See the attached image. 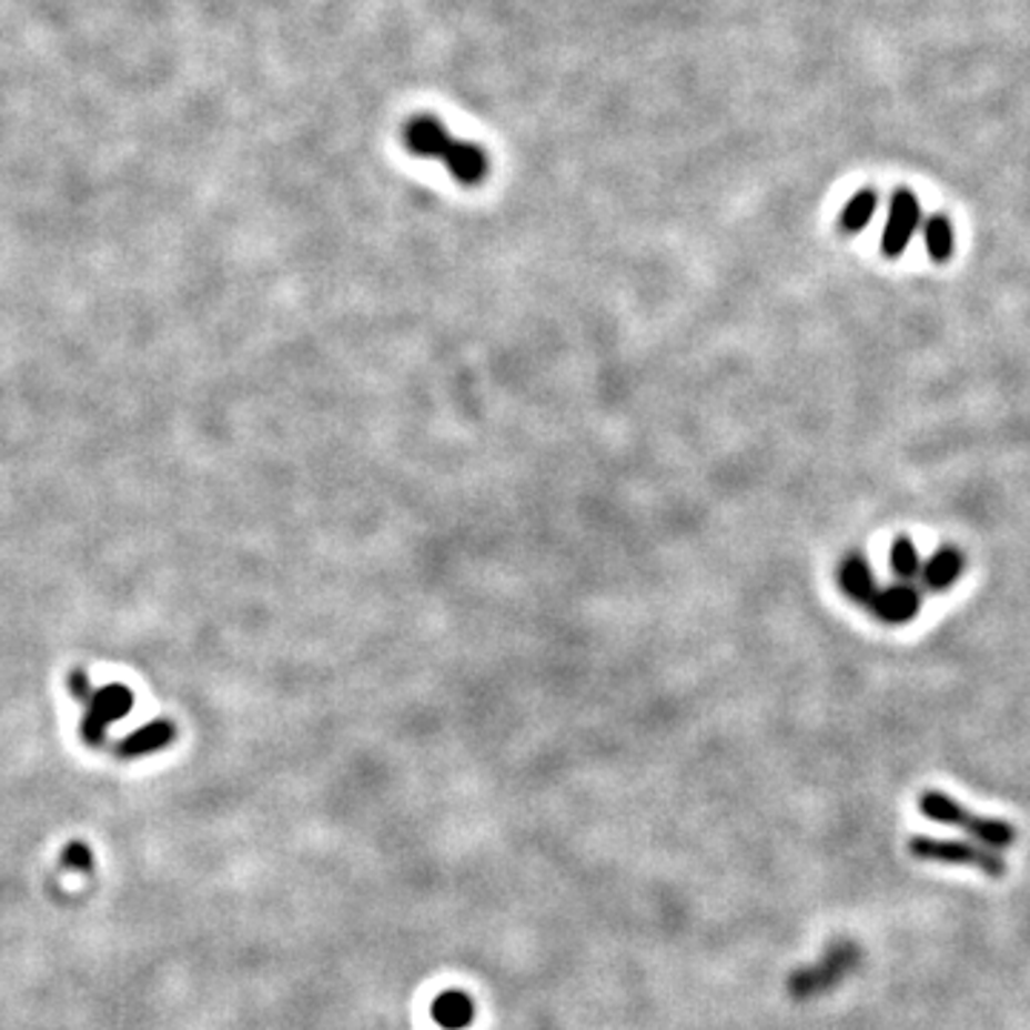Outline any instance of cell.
<instances>
[{
    "mask_svg": "<svg viewBox=\"0 0 1030 1030\" xmlns=\"http://www.w3.org/2000/svg\"><path fill=\"white\" fill-rule=\"evenodd\" d=\"M962 573H965V553L959 547H953V544H945V547L936 549L933 556L922 564V573H919V576H922L928 590L945 593V590H950L959 578H962Z\"/></svg>",
    "mask_w": 1030,
    "mask_h": 1030,
    "instance_id": "obj_9",
    "label": "cell"
},
{
    "mask_svg": "<svg viewBox=\"0 0 1030 1030\" xmlns=\"http://www.w3.org/2000/svg\"><path fill=\"white\" fill-rule=\"evenodd\" d=\"M856 962H859V948L856 945H834V948L827 950L825 959H821V965L801 970L799 977L794 979V993L796 997H814V993L834 988L839 979H845L856 968Z\"/></svg>",
    "mask_w": 1030,
    "mask_h": 1030,
    "instance_id": "obj_6",
    "label": "cell"
},
{
    "mask_svg": "<svg viewBox=\"0 0 1030 1030\" xmlns=\"http://www.w3.org/2000/svg\"><path fill=\"white\" fill-rule=\"evenodd\" d=\"M868 610L874 613L881 624L899 627V624H908L919 616V610H922V593L916 590V587H910V584H893V587H885V590L876 593Z\"/></svg>",
    "mask_w": 1030,
    "mask_h": 1030,
    "instance_id": "obj_7",
    "label": "cell"
},
{
    "mask_svg": "<svg viewBox=\"0 0 1030 1030\" xmlns=\"http://www.w3.org/2000/svg\"><path fill=\"white\" fill-rule=\"evenodd\" d=\"M925 246L933 264H948L953 258V224L948 215H933L925 224Z\"/></svg>",
    "mask_w": 1030,
    "mask_h": 1030,
    "instance_id": "obj_12",
    "label": "cell"
},
{
    "mask_svg": "<svg viewBox=\"0 0 1030 1030\" xmlns=\"http://www.w3.org/2000/svg\"><path fill=\"white\" fill-rule=\"evenodd\" d=\"M839 587L841 593L850 598L854 604H861V607H870L874 596L879 593V584H876L874 569H870L868 558L859 556V553H850V556L841 558L839 564Z\"/></svg>",
    "mask_w": 1030,
    "mask_h": 1030,
    "instance_id": "obj_8",
    "label": "cell"
},
{
    "mask_svg": "<svg viewBox=\"0 0 1030 1030\" xmlns=\"http://www.w3.org/2000/svg\"><path fill=\"white\" fill-rule=\"evenodd\" d=\"M910 854L922 861H939V865H953V868H973L979 874L999 879L1004 876V861L993 850L970 845V841L956 839H933V836H913L908 841Z\"/></svg>",
    "mask_w": 1030,
    "mask_h": 1030,
    "instance_id": "obj_4",
    "label": "cell"
},
{
    "mask_svg": "<svg viewBox=\"0 0 1030 1030\" xmlns=\"http://www.w3.org/2000/svg\"><path fill=\"white\" fill-rule=\"evenodd\" d=\"M475 1017V1004L462 990H444L433 1002V1019L444 1030H464Z\"/></svg>",
    "mask_w": 1030,
    "mask_h": 1030,
    "instance_id": "obj_10",
    "label": "cell"
},
{
    "mask_svg": "<svg viewBox=\"0 0 1030 1030\" xmlns=\"http://www.w3.org/2000/svg\"><path fill=\"white\" fill-rule=\"evenodd\" d=\"M919 221H922V204H919V198L910 190H896L893 198H890L888 224H885V232H881V255L890 258V261L905 255L910 238L916 235Z\"/></svg>",
    "mask_w": 1030,
    "mask_h": 1030,
    "instance_id": "obj_5",
    "label": "cell"
},
{
    "mask_svg": "<svg viewBox=\"0 0 1030 1030\" xmlns=\"http://www.w3.org/2000/svg\"><path fill=\"white\" fill-rule=\"evenodd\" d=\"M69 687L87 705V719H83V736L87 741H101L103 730L112 721L123 719L132 710V693L123 685H103L92 690L87 673L75 670L69 676Z\"/></svg>",
    "mask_w": 1030,
    "mask_h": 1030,
    "instance_id": "obj_3",
    "label": "cell"
},
{
    "mask_svg": "<svg viewBox=\"0 0 1030 1030\" xmlns=\"http://www.w3.org/2000/svg\"><path fill=\"white\" fill-rule=\"evenodd\" d=\"M919 810L925 819L939 821V825L959 827L973 839H979L984 848L990 850H1008L1017 841V827L1002 819H988V816L970 814L968 807H962L953 796L939 794V790H925L919 796Z\"/></svg>",
    "mask_w": 1030,
    "mask_h": 1030,
    "instance_id": "obj_2",
    "label": "cell"
},
{
    "mask_svg": "<svg viewBox=\"0 0 1030 1030\" xmlns=\"http://www.w3.org/2000/svg\"><path fill=\"white\" fill-rule=\"evenodd\" d=\"M404 147L415 155L441 158L450 175L464 186H478L489 175V155L467 141H455L433 115H415L404 127Z\"/></svg>",
    "mask_w": 1030,
    "mask_h": 1030,
    "instance_id": "obj_1",
    "label": "cell"
},
{
    "mask_svg": "<svg viewBox=\"0 0 1030 1030\" xmlns=\"http://www.w3.org/2000/svg\"><path fill=\"white\" fill-rule=\"evenodd\" d=\"M172 733H175V727H172L170 721H152V725L132 733V736L123 741L121 750L127 753V756H143V753L150 750H161L163 745H170L172 741Z\"/></svg>",
    "mask_w": 1030,
    "mask_h": 1030,
    "instance_id": "obj_13",
    "label": "cell"
},
{
    "mask_svg": "<svg viewBox=\"0 0 1030 1030\" xmlns=\"http://www.w3.org/2000/svg\"><path fill=\"white\" fill-rule=\"evenodd\" d=\"M890 569H893L901 582H910V578H916L922 573L919 549H916V544L910 542L908 536H896L893 544H890Z\"/></svg>",
    "mask_w": 1030,
    "mask_h": 1030,
    "instance_id": "obj_14",
    "label": "cell"
},
{
    "mask_svg": "<svg viewBox=\"0 0 1030 1030\" xmlns=\"http://www.w3.org/2000/svg\"><path fill=\"white\" fill-rule=\"evenodd\" d=\"M876 204H879V195L874 190H859L854 198H850L845 210L839 215V230L845 235H859L865 226L870 224V218L876 215Z\"/></svg>",
    "mask_w": 1030,
    "mask_h": 1030,
    "instance_id": "obj_11",
    "label": "cell"
},
{
    "mask_svg": "<svg viewBox=\"0 0 1030 1030\" xmlns=\"http://www.w3.org/2000/svg\"><path fill=\"white\" fill-rule=\"evenodd\" d=\"M67 861H72V865H81V868H89V854L81 848V845H72V848L67 850Z\"/></svg>",
    "mask_w": 1030,
    "mask_h": 1030,
    "instance_id": "obj_15",
    "label": "cell"
}]
</instances>
